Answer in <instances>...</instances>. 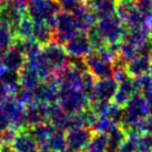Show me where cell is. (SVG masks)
<instances>
[{
  "mask_svg": "<svg viewBox=\"0 0 152 152\" xmlns=\"http://www.w3.org/2000/svg\"><path fill=\"white\" fill-rule=\"evenodd\" d=\"M64 48L67 55H70L75 58H80L88 56L92 49V46L88 34L85 31H79L64 43Z\"/></svg>",
  "mask_w": 152,
  "mask_h": 152,
  "instance_id": "6",
  "label": "cell"
},
{
  "mask_svg": "<svg viewBox=\"0 0 152 152\" xmlns=\"http://www.w3.org/2000/svg\"><path fill=\"white\" fill-rule=\"evenodd\" d=\"M26 16V6L15 0H2L0 4V22L15 31Z\"/></svg>",
  "mask_w": 152,
  "mask_h": 152,
  "instance_id": "5",
  "label": "cell"
},
{
  "mask_svg": "<svg viewBox=\"0 0 152 152\" xmlns=\"http://www.w3.org/2000/svg\"><path fill=\"white\" fill-rule=\"evenodd\" d=\"M79 31L80 29L76 16L73 13L59 11L53 25V41L64 46L68 39H70Z\"/></svg>",
  "mask_w": 152,
  "mask_h": 152,
  "instance_id": "4",
  "label": "cell"
},
{
  "mask_svg": "<svg viewBox=\"0 0 152 152\" xmlns=\"http://www.w3.org/2000/svg\"><path fill=\"white\" fill-rule=\"evenodd\" d=\"M96 28L99 34L101 36L103 42L106 43V46L111 48L115 47L121 41L126 30L124 25L117 16V13L110 15L108 17L98 20L96 22Z\"/></svg>",
  "mask_w": 152,
  "mask_h": 152,
  "instance_id": "1",
  "label": "cell"
},
{
  "mask_svg": "<svg viewBox=\"0 0 152 152\" xmlns=\"http://www.w3.org/2000/svg\"><path fill=\"white\" fill-rule=\"evenodd\" d=\"M59 11L56 0H30L26 6V15L34 22H48L52 26Z\"/></svg>",
  "mask_w": 152,
  "mask_h": 152,
  "instance_id": "2",
  "label": "cell"
},
{
  "mask_svg": "<svg viewBox=\"0 0 152 152\" xmlns=\"http://www.w3.org/2000/svg\"><path fill=\"white\" fill-rule=\"evenodd\" d=\"M60 11L68 13H77L86 7L85 0H56Z\"/></svg>",
  "mask_w": 152,
  "mask_h": 152,
  "instance_id": "10",
  "label": "cell"
},
{
  "mask_svg": "<svg viewBox=\"0 0 152 152\" xmlns=\"http://www.w3.org/2000/svg\"><path fill=\"white\" fill-rule=\"evenodd\" d=\"M16 36L13 31L8 26L0 22V60L4 56V53L11 48Z\"/></svg>",
  "mask_w": 152,
  "mask_h": 152,
  "instance_id": "9",
  "label": "cell"
},
{
  "mask_svg": "<svg viewBox=\"0 0 152 152\" xmlns=\"http://www.w3.org/2000/svg\"><path fill=\"white\" fill-rule=\"evenodd\" d=\"M15 1H17V2H19V4H25V6H27V4L29 2L30 0H15Z\"/></svg>",
  "mask_w": 152,
  "mask_h": 152,
  "instance_id": "11",
  "label": "cell"
},
{
  "mask_svg": "<svg viewBox=\"0 0 152 152\" xmlns=\"http://www.w3.org/2000/svg\"><path fill=\"white\" fill-rule=\"evenodd\" d=\"M85 1H86V0H85Z\"/></svg>",
  "mask_w": 152,
  "mask_h": 152,
  "instance_id": "12",
  "label": "cell"
},
{
  "mask_svg": "<svg viewBox=\"0 0 152 152\" xmlns=\"http://www.w3.org/2000/svg\"><path fill=\"white\" fill-rule=\"evenodd\" d=\"M31 39L34 40L40 47L53 41V26L48 22L34 21L32 26Z\"/></svg>",
  "mask_w": 152,
  "mask_h": 152,
  "instance_id": "8",
  "label": "cell"
},
{
  "mask_svg": "<svg viewBox=\"0 0 152 152\" xmlns=\"http://www.w3.org/2000/svg\"><path fill=\"white\" fill-rule=\"evenodd\" d=\"M117 0H86V7L96 20L115 13Z\"/></svg>",
  "mask_w": 152,
  "mask_h": 152,
  "instance_id": "7",
  "label": "cell"
},
{
  "mask_svg": "<svg viewBox=\"0 0 152 152\" xmlns=\"http://www.w3.org/2000/svg\"><path fill=\"white\" fill-rule=\"evenodd\" d=\"M115 55V51L111 47H103L99 49H93L87 57V64L90 70L97 76L107 77L112 71V57Z\"/></svg>",
  "mask_w": 152,
  "mask_h": 152,
  "instance_id": "3",
  "label": "cell"
}]
</instances>
